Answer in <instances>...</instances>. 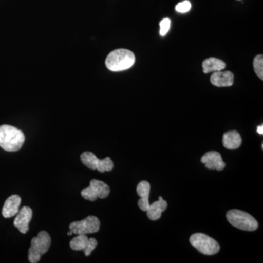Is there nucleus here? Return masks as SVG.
I'll return each mask as SVG.
<instances>
[{"label":"nucleus","mask_w":263,"mask_h":263,"mask_svg":"<svg viewBox=\"0 0 263 263\" xmlns=\"http://www.w3.org/2000/svg\"><path fill=\"white\" fill-rule=\"evenodd\" d=\"M25 136L20 129L13 126H0V147L7 152H17L23 146Z\"/></svg>","instance_id":"f257e3e1"},{"label":"nucleus","mask_w":263,"mask_h":263,"mask_svg":"<svg viewBox=\"0 0 263 263\" xmlns=\"http://www.w3.org/2000/svg\"><path fill=\"white\" fill-rule=\"evenodd\" d=\"M136 62L133 52L127 49H117L110 52L105 60V65L109 70L120 72L130 68Z\"/></svg>","instance_id":"f03ea898"},{"label":"nucleus","mask_w":263,"mask_h":263,"mask_svg":"<svg viewBox=\"0 0 263 263\" xmlns=\"http://www.w3.org/2000/svg\"><path fill=\"white\" fill-rule=\"evenodd\" d=\"M51 245V238L47 232L41 231L37 237L32 238L29 249L28 258L31 263H37L41 260V256L48 252Z\"/></svg>","instance_id":"7ed1b4c3"},{"label":"nucleus","mask_w":263,"mask_h":263,"mask_svg":"<svg viewBox=\"0 0 263 263\" xmlns=\"http://www.w3.org/2000/svg\"><path fill=\"white\" fill-rule=\"evenodd\" d=\"M227 219L231 226L245 231H254L258 228V222L255 219L243 211L233 209L227 213Z\"/></svg>","instance_id":"20e7f679"},{"label":"nucleus","mask_w":263,"mask_h":263,"mask_svg":"<svg viewBox=\"0 0 263 263\" xmlns=\"http://www.w3.org/2000/svg\"><path fill=\"white\" fill-rule=\"evenodd\" d=\"M190 242L198 252L205 255H214L220 250L218 242L204 233H195L190 237Z\"/></svg>","instance_id":"39448f33"},{"label":"nucleus","mask_w":263,"mask_h":263,"mask_svg":"<svg viewBox=\"0 0 263 263\" xmlns=\"http://www.w3.org/2000/svg\"><path fill=\"white\" fill-rule=\"evenodd\" d=\"M81 161L88 168L98 170L100 173L110 172L114 169V162L110 157L99 160L91 152H84L81 155Z\"/></svg>","instance_id":"423d86ee"},{"label":"nucleus","mask_w":263,"mask_h":263,"mask_svg":"<svg viewBox=\"0 0 263 263\" xmlns=\"http://www.w3.org/2000/svg\"><path fill=\"white\" fill-rule=\"evenodd\" d=\"M110 190L108 185L103 181L93 179L90 181L89 186L81 191V196L85 200L95 201L98 198H106L110 194Z\"/></svg>","instance_id":"0eeeda50"},{"label":"nucleus","mask_w":263,"mask_h":263,"mask_svg":"<svg viewBox=\"0 0 263 263\" xmlns=\"http://www.w3.org/2000/svg\"><path fill=\"white\" fill-rule=\"evenodd\" d=\"M70 230L76 235H87L98 233L100 228V221L98 217L89 216L81 221H73L69 226Z\"/></svg>","instance_id":"6e6552de"},{"label":"nucleus","mask_w":263,"mask_h":263,"mask_svg":"<svg viewBox=\"0 0 263 263\" xmlns=\"http://www.w3.org/2000/svg\"><path fill=\"white\" fill-rule=\"evenodd\" d=\"M98 246V240L89 238L86 235H77L70 240V247L72 250L84 251L85 256L89 257Z\"/></svg>","instance_id":"1a4fd4ad"},{"label":"nucleus","mask_w":263,"mask_h":263,"mask_svg":"<svg viewBox=\"0 0 263 263\" xmlns=\"http://www.w3.org/2000/svg\"><path fill=\"white\" fill-rule=\"evenodd\" d=\"M32 218V210L31 208L24 206L16 214L13 224L15 228H18L21 233L26 234L29 231V224Z\"/></svg>","instance_id":"9d476101"},{"label":"nucleus","mask_w":263,"mask_h":263,"mask_svg":"<svg viewBox=\"0 0 263 263\" xmlns=\"http://www.w3.org/2000/svg\"><path fill=\"white\" fill-rule=\"evenodd\" d=\"M201 162L205 164L208 169L220 171L226 167V163L223 162L220 154L215 151H211L202 156Z\"/></svg>","instance_id":"9b49d317"},{"label":"nucleus","mask_w":263,"mask_h":263,"mask_svg":"<svg viewBox=\"0 0 263 263\" xmlns=\"http://www.w3.org/2000/svg\"><path fill=\"white\" fill-rule=\"evenodd\" d=\"M211 82L218 87L231 86L234 83V75L230 71H217L211 76Z\"/></svg>","instance_id":"f8f14e48"},{"label":"nucleus","mask_w":263,"mask_h":263,"mask_svg":"<svg viewBox=\"0 0 263 263\" xmlns=\"http://www.w3.org/2000/svg\"><path fill=\"white\" fill-rule=\"evenodd\" d=\"M22 199L17 195H11L7 199L3 209V216L5 218H11L19 212Z\"/></svg>","instance_id":"ddd939ff"},{"label":"nucleus","mask_w":263,"mask_h":263,"mask_svg":"<svg viewBox=\"0 0 263 263\" xmlns=\"http://www.w3.org/2000/svg\"><path fill=\"white\" fill-rule=\"evenodd\" d=\"M150 183L146 181H143L138 183L137 186L136 191L138 195L141 197L138 200V206L143 212H146L150 206L148 197L150 194Z\"/></svg>","instance_id":"4468645a"},{"label":"nucleus","mask_w":263,"mask_h":263,"mask_svg":"<svg viewBox=\"0 0 263 263\" xmlns=\"http://www.w3.org/2000/svg\"><path fill=\"white\" fill-rule=\"evenodd\" d=\"M167 202L163 200L162 197H159V200L150 205L146 211L147 216L152 221H157L162 216V213L167 209Z\"/></svg>","instance_id":"2eb2a0df"},{"label":"nucleus","mask_w":263,"mask_h":263,"mask_svg":"<svg viewBox=\"0 0 263 263\" xmlns=\"http://www.w3.org/2000/svg\"><path fill=\"white\" fill-rule=\"evenodd\" d=\"M222 143L223 146L227 149H237L241 145V136L238 132L235 130L228 132L223 136Z\"/></svg>","instance_id":"dca6fc26"},{"label":"nucleus","mask_w":263,"mask_h":263,"mask_svg":"<svg viewBox=\"0 0 263 263\" xmlns=\"http://www.w3.org/2000/svg\"><path fill=\"white\" fill-rule=\"evenodd\" d=\"M226 67V62L214 57L206 59L202 62V70L205 74L224 70Z\"/></svg>","instance_id":"f3484780"},{"label":"nucleus","mask_w":263,"mask_h":263,"mask_svg":"<svg viewBox=\"0 0 263 263\" xmlns=\"http://www.w3.org/2000/svg\"><path fill=\"white\" fill-rule=\"evenodd\" d=\"M253 67L256 75L258 76L261 80H263V56L262 54L257 55L254 59Z\"/></svg>","instance_id":"a211bd4d"},{"label":"nucleus","mask_w":263,"mask_h":263,"mask_svg":"<svg viewBox=\"0 0 263 263\" xmlns=\"http://www.w3.org/2000/svg\"><path fill=\"white\" fill-rule=\"evenodd\" d=\"M171 22L170 18H166L161 21L160 23V34L161 36L164 37V36H165L166 34H167V32H169L170 28H171Z\"/></svg>","instance_id":"6ab92c4d"},{"label":"nucleus","mask_w":263,"mask_h":263,"mask_svg":"<svg viewBox=\"0 0 263 263\" xmlns=\"http://www.w3.org/2000/svg\"><path fill=\"white\" fill-rule=\"evenodd\" d=\"M192 5L188 0H185L182 3H180L176 6V10L179 13H187L191 10Z\"/></svg>","instance_id":"aec40b11"},{"label":"nucleus","mask_w":263,"mask_h":263,"mask_svg":"<svg viewBox=\"0 0 263 263\" xmlns=\"http://www.w3.org/2000/svg\"><path fill=\"white\" fill-rule=\"evenodd\" d=\"M257 133H259V134L262 135L263 134V125L258 126V127H257Z\"/></svg>","instance_id":"412c9836"},{"label":"nucleus","mask_w":263,"mask_h":263,"mask_svg":"<svg viewBox=\"0 0 263 263\" xmlns=\"http://www.w3.org/2000/svg\"><path fill=\"white\" fill-rule=\"evenodd\" d=\"M72 234H73V233H72V232L71 231V230L70 231H69L68 233H67V235H72Z\"/></svg>","instance_id":"4be33fe9"}]
</instances>
